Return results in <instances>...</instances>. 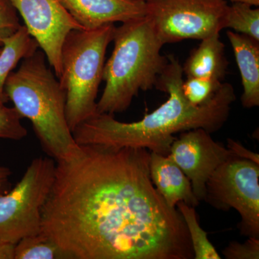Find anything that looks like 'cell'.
<instances>
[{
	"label": "cell",
	"instance_id": "obj_1",
	"mask_svg": "<svg viewBox=\"0 0 259 259\" xmlns=\"http://www.w3.org/2000/svg\"><path fill=\"white\" fill-rule=\"evenodd\" d=\"M146 148L79 145L56 161L41 232L73 259H192L187 226L150 176Z\"/></svg>",
	"mask_w": 259,
	"mask_h": 259
},
{
	"label": "cell",
	"instance_id": "obj_2",
	"mask_svg": "<svg viewBox=\"0 0 259 259\" xmlns=\"http://www.w3.org/2000/svg\"><path fill=\"white\" fill-rule=\"evenodd\" d=\"M167 56L168 64L158 76L155 88L168 94L164 103L134 122H120L113 115L97 112L75 127L72 134L76 144L146 148L150 152L168 156L177 138L175 134L197 128L212 134L222 128L236 100L233 87L223 83L210 101L194 106L182 91V65L175 56Z\"/></svg>",
	"mask_w": 259,
	"mask_h": 259
},
{
	"label": "cell",
	"instance_id": "obj_3",
	"mask_svg": "<svg viewBox=\"0 0 259 259\" xmlns=\"http://www.w3.org/2000/svg\"><path fill=\"white\" fill-rule=\"evenodd\" d=\"M114 49L105 64V81L97 112L115 115L126 111L139 92L156 88L158 76L168 64L161 55L163 44L146 15L115 27Z\"/></svg>",
	"mask_w": 259,
	"mask_h": 259
},
{
	"label": "cell",
	"instance_id": "obj_4",
	"mask_svg": "<svg viewBox=\"0 0 259 259\" xmlns=\"http://www.w3.org/2000/svg\"><path fill=\"white\" fill-rule=\"evenodd\" d=\"M44 51L23 59L5 83L9 101L22 118L30 121L40 146L56 161L78 147L66 118V95L56 75L48 67Z\"/></svg>",
	"mask_w": 259,
	"mask_h": 259
},
{
	"label": "cell",
	"instance_id": "obj_5",
	"mask_svg": "<svg viewBox=\"0 0 259 259\" xmlns=\"http://www.w3.org/2000/svg\"><path fill=\"white\" fill-rule=\"evenodd\" d=\"M115 26L72 30L61 47L59 79L66 95V113L71 132L97 113V97L102 81L105 54Z\"/></svg>",
	"mask_w": 259,
	"mask_h": 259
},
{
	"label": "cell",
	"instance_id": "obj_6",
	"mask_svg": "<svg viewBox=\"0 0 259 259\" xmlns=\"http://www.w3.org/2000/svg\"><path fill=\"white\" fill-rule=\"evenodd\" d=\"M51 157L34 158L12 190L0 192V243L15 245L41 232L42 211L55 180Z\"/></svg>",
	"mask_w": 259,
	"mask_h": 259
},
{
	"label": "cell",
	"instance_id": "obj_7",
	"mask_svg": "<svg viewBox=\"0 0 259 259\" xmlns=\"http://www.w3.org/2000/svg\"><path fill=\"white\" fill-rule=\"evenodd\" d=\"M204 201L218 210L234 209L241 216L242 236L259 238V164L230 158L209 179Z\"/></svg>",
	"mask_w": 259,
	"mask_h": 259
},
{
	"label": "cell",
	"instance_id": "obj_8",
	"mask_svg": "<svg viewBox=\"0 0 259 259\" xmlns=\"http://www.w3.org/2000/svg\"><path fill=\"white\" fill-rule=\"evenodd\" d=\"M146 15L163 45L202 40L224 29L225 0H146Z\"/></svg>",
	"mask_w": 259,
	"mask_h": 259
},
{
	"label": "cell",
	"instance_id": "obj_9",
	"mask_svg": "<svg viewBox=\"0 0 259 259\" xmlns=\"http://www.w3.org/2000/svg\"><path fill=\"white\" fill-rule=\"evenodd\" d=\"M27 30L45 54L56 77L61 73V47L72 30L83 29L60 0H10Z\"/></svg>",
	"mask_w": 259,
	"mask_h": 259
},
{
	"label": "cell",
	"instance_id": "obj_10",
	"mask_svg": "<svg viewBox=\"0 0 259 259\" xmlns=\"http://www.w3.org/2000/svg\"><path fill=\"white\" fill-rule=\"evenodd\" d=\"M168 156L188 177L199 202L204 201L206 186L214 171L230 158L236 157L202 128L180 133L172 143Z\"/></svg>",
	"mask_w": 259,
	"mask_h": 259
},
{
	"label": "cell",
	"instance_id": "obj_11",
	"mask_svg": "<svg viewBox=\"0 0 259 259\" xmlns=\"http://www.w3.org/2000/svg\"><path fill=\"white\" fill-rule=\"evenodd\" d=\"M84 30L127 23L146 15L145 2L137 0H60Z\"/></svg>",
	"mask_w": 259,
	"mask_h": 259
},
{
	"label": "cell",
	"instance_id": "obj_12",
	"mask_svg": "<svg viewBox=\"0 0 259 259\" xmlns=\"http://www.w3.org/2000/svg\"><path fill=\"white\" fill-rule=\"evenodd\" d=\"M149 170L155 188L170 207L177 208L180 202L194 207L199 205L190 180L169 156L151 152Z\"/></svg>",
	"mask_w": 259,
	"mask_h": 259
},
{
	"label": "cell",
	"instance_id": "obj_13",
	"mask_svg": "<svg viewBox=\"0 0 259 259\" xmlns=\"http://www.w3.org/2000/svg\"><path fill=\"white\" fill-rule=\"evenodd\" d=\"M226 35L241 75L243 88L242 105L248 109L258 107L259 41L231 30H228Z\"/></svg>",
	"mask_w": 259,
	"mask_h": 259
},
{
	"label": "cell",
	"instance_id": "obj_14",
	"mask_svg": "<svg viewBox=\"0 0 259 259\" xmlns=\"http://www.w3.org/2000/svg\"><path fill=\"white\" fill-rule=\"evenodd\" d=\"M182 66L187 77L205 78L222 81L228 67L225 45L220 40V32L202 39Z\"/></svg>",
	"mask_w": 259,
	"mask_h": 259
},
{
	"label": "cell",
	"instance_id": "obj_15",
	"mask_svg": "<svg viewBox=\"0 0 259 259\" xmlns=\"http://www.w3.org/2000/svg\"><path fill=\"white\" fill-rule=\"evenodd\" d=\"M36 40L26 27L21 25L14 35L5 39L0 52V105L9 102L5 91V83L19 61L32 55L38 49Z\"/></svg>",
	"mask_w": 259,
	"mask_h": 259
},
{
	"label": "cell",
	"instance_id": "obj_16",
	"mask_svg": "<svg viewBox=\"0 0 259 259\" xmlns=\"http://www.w3.org/2000/svg\"><path fill=\"white\" fill-rule=\"evenodd\" d=\"M14 259H73L42 232L22 238L14 245Z\"/></svg>",
	"mask_w": 259,
	"mask_h": 259
},
{
	"label": "cell",
	"instance_id": "obj_17",
	"mask_svg": "<svg viewBox=\"0 0 259 259\" xmlns=\"http://www.w3.org/2000/svg\"><path fill=\"white\" fill-rule=\"evenodd\" d=\"M176 207L187 226L193 249L194 259H221L222 257L209 241L207 232L201 227L195 207L184 202H178Z\"/></svg>",
	"mask_w": 259,
	"mask_h": 259
},
{
	"label": "cell",
	"instance_id": "obj_18",
	"mask_svg": "<svg viewBox=\"0 0 259 259\" xmlns=\"http://www.w3.org/2000/svg\"><path fill=\"white\" fill-rule=\"evenodd\" d=\"M245 3H233L227 7L224 29L231 28L238 33L259 41V9Z\"/></svg>",
	"mask_w": 259,
	"mask_h": 259
},
{
	"label": "cell",
	"instance_id": "obj_19",
	"mask_svg": "<svg viewBox=\"0 0 259 259\" xmlns=\"http://www.w3.org/2000/svg\"><path fill=\"white\" fill-rule=\"evenodd\" d=\"M222 83L218 80L187 77L182 83V91L191 105L200 106L212 100Z\"/></svg>",
	"mask_w": 259,
	"mask_h": 259
},
{
	"label": "cell",
	"instance_id": "obj_20",
	"mask_svg": "<svg viewBox=\"0 0 259 259\" xmlns=\"http://www.w3.org/2000/svg\"><path fill=\"white\" fill-rule=\"evenodd\" d=\"M22 119L14 107L0 105V139L20 141L26 137L28 131Z\"/></svg>",
	"mask_w": 259,
	"mask_h": 259
},
{
	"label": "cell",
	"instance_id": "obj_21",
	"mask_svg": "<svg viewBox=\"0 0 259 259\" xmlns=\"http://www.w3.org/2000/svg\"><path fill=\"white\" fill-rule=\"evenodd\" d=\"M17 13L10 0H0V48L5 39L14 35L21 26Z\"/></svg>",
	"mask_w": 259,
	"mask_h": 259
},
{
	"label": "cell",
	"instance_id": "obj_22",
	"mask_svg": "<svg viewBox=\"0 0 259 259\" xmlns=\"http://www.w3.org/2000/svg\"><path fill=\"white\" fill-rule=\"evenodd\" d=\"M226 259H258L259 238L249 237L244 243L231 241L223 250Z\"/></svg>",
	"mask_w": 259,
	"mask_h": 259
},
{
	"label": "cell",
	"instance_id": "obj_23",
	"mask_svg": "<svg viewBox=\"0 0 259 259\" xmlns=\"http://www.w3.org/2000/svg\"><path fill=\"white\" fill-rule=\"evenodd\" d=\"M228 144L226 147L231 151L237 158H243V159L249 160L259 164L258 153L250 151L248 148L244 147L239 142L231 139L227 140Z\"/></svg>",
	"mask_w": 259,
	"mask_h": 259
},
{
	"label": "cell",
	"instance_id": "obj_24",
	"mask_svg": "<svg viewBox=\"0 0 259 259\" xmlns=\"http://www.w3.org/2000/svg\"><path fill=\"white\" fill-rule=\"evenodd\" d=\"M12 171L6 166H0V192H8L10 190V178Z\"/></svg>",
	"mask_w": 259,
	"mask_h": 259
},
{
	"label": "cell",
	"instance_id": "obj_25",
	"mask_svg": "<svg viewBox=\"0 0 259 259\" xmlns=\"http://www.w3.org/2000/svg\"><path fill=\"white\" fill-rule=\"evenodd\" d=\"M0 259H14V245L0 243Z\"/></svg>",
	"mask_w": 259,
	"mask_h": 259
},
{
	"label": "cell",
	"instance_id": "obj_26",
	"mask_svg": "<svg viewBox=\"0 0 259 259\" xmlns=\"http://www.w3.org/2000/svg\"><path fill=\"white\" fill-rule=\"evenodd\" d=\"M226 1V0H225ZM232 3H245V4H248L251 5L253 7H258L259 0H229Z\"/></svg>",
	"mask_w": 259,
	"mask_h": 259
},
{
	"label": "cell",
	"instance_id": "obj_27",
	"mask_svg": "<svg viewBox=\"0 0 259 259\" xmlns=\"http://www.w3.org/2000/svg\"><path fill=\"white\" fill-rule=\"evenodd\" d=\"M137 1L146 2V0H137Z\"/></svg>",
	"mask_w": 259,
	"mask_h": 259
},
{
	"label": "cell",
	"instance_id": "obj_28",
	"mask_svg": "<svg viewBox=\"0 0 259 259\" xmlns=\"http://www.w3.org/2000/svg\"><path fill=\"white\" fill-rule=\"evenodd\" d=\"M2 51V48H0V52H1Z\"/></svg>",
	"mask_w": 259,
	"mask_h": 259
}]
</instances>
